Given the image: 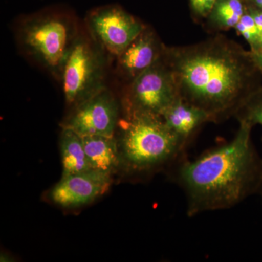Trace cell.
Returning a JSON list of instances; mask_svg holds the SVG:
<instances>
[{
    "mask_svg": "<svg viewBox=\"0 0 262 262\" xmlns=\"http://www.w3.org/2000/svg\"><path fill=\"white\" fill-rule=\"evenodd\" d=\"M181 99L201 108L210 122L234 117L262 87V71L251 51L223 34L184 46H165Z\"/></svg>",
    "mask_w": 262,
    "mask_h": 262,
    "instance_id": "1",
    "label": "cell"
},
{
    "mask_svg": "<svg viewBox=\"0 0 262 262\" xmlns=\"http://www.w3.org/2000/svg\"><path fill=\"white\" fill-rule=\"evenodd\" d=\"M252 129L239 123L229 142L194 160L185 157L170 169L172 179L185 195L188 217L229 209L258 194L262 158L251 139Z\"/></svg>",
    "mask_w": 262,
    "mask_h": 262,
    "instance_id": "2",
    "label": "cell"
},
{
    "mask_svg": "<svg viewBox=\"0 0 262 262\" xmlns=\"http://www.w3.org/2000/svg\"><path fill=\"white\" fill-rule=\"evenodd\" d=\"M115 136L122 168L130 173L170 170L187 157V148L161 116L122 111Z\"/></svg>",
    "mask_w": 262,
    "mask_h": 262,
    "instance_id": "3",
    "label": "cell"
},
{
    "mask_svg": "<svg viewBox=\"0 0 262 262\" xmlns=\"http://www.w3.org/2000/svg\"><path fill=\"white\" fill-rule=\"evenodd\" d=\"M80 32L73 15L43 12L24 19L19 25L17 38L29 58L61 80L66 61Z\"/></svg>",
    "mask_w": 262,
    "mask_h": 262,
    "instance_id": "4",
    "label": "cell"
},
{
    "mask_svg": "<svg viewBox=\"0 0 262 262\" xmlns=\"http://www.w3.org/2000/svg\"><path fill=\"white\" fill-rule=\"evenodd\" d=\"M108 57L88 31L81 30L60 80L67 104L75 107L107 87Z\"/></svg>",
    "mask_w": 262,
    "mask_h": 262,
    "instance_id": "5",
    "label": "cell"
},
{
    "mask_svg": "<svg viewBox=\"0 0 262 262\" xmlns=\"http://www.w3.org/2000/svg\"><path fill=\"white\" fill-rule=\"evenodd\" d=\"M180 98L173 71L163 50L152 65L127 84L122 100V111L162 117Z\"/></svg>",
    "mask_w": 262,
    "mask_h": 262,
    "instance_id": "6",
    "label": "cell"
},
{
    "mask_svg": "<svg viewBox=\"0 0 262 262\" xmlns=\"http://www.w3.org/2000/svg\"><path fill=\"white\" fill-rule=\"evenodd\" d=\"M146 25L117 5L96 8L85 18L86 30L108 56L117 58Z\"/></svg>",
    "mask_w": 262,
    "mask_h": 262,
    "instance_id": "7",
    "label": "cell"
},
{
    "mask_svg": "<svg viewBox=\"0 0 262 262\" xmlns=\"http://www.w3.org/2000/svg\"><path fill=\"white\" fill-rule=\"evenodd\" d=\"M120 117V106L113 93L105 88L73 107L62 124L82 136H114Z\"/></svg>",
    "mask_w": 262,
    "mask_h": 262,
    "instance_id": "8",
    "label": "cell"
},
{
    "mask_svg": "<svg viewBox=\"0 0 262 262\" xmlns=\"http://www.w3.org/2000/svg\"><path fill=\"white\" fill-rule=\"evenodd\" d=\"M111 174L90 170L61 177L52 188L48 196L51 202L63 208H80L92 203L111 187Z\"/></svg>",
    "mask_w": 262,
    "mask_h": 262,
    "instance_id": "9",
    "label": "cell"
},
{
    "mask_svg": "<svg viewBox=\"0 0 262 262\" xmlns=\"http://www.w3.org/2000/svg\"><path fill=\"white\" fill-rule=\"evenodd\" d=\"M165 45L154 29L146 26L141 34L117 59V73L127 84L130 83L163 53Z\"/></svg>",
    "mask_w": 262,
    "mask_h": 262,
    "instance_id": "10",
    "label": "cell"
},
{
    "mask_svg": "<svg viewBox=\"0 0 262 262\" xmlns=\"http://www.w3.org/2000/svg\"><path fill=\"white\" fill-rule=\"evenodd\" d=\"M162 117L187 149L203 125L210 122L209 117L204 111L181 98L172 104Z\"/></svg>",
    "mask_w": 262,
    "mask_h": 262,
    "instance_id": "11",
    "label": "cell"
},
{
    "mask_svg": "<svg viewBox=\"0 0 262 262\" xmlns=\"http://www.w3.org/2000/svg\"><path fill=\"white\" fill-rule=\"evenodd\" d=\"M86 157L91 170L111 174L122 168L116 136H82Z\"/></svg>",
    "mask_w": 262,
    "mask_h": 262,
    "instance_id": "12",
    "label": "cell"
},
{
    "mask_svg": "<svg viewBox=\"0 0 262 262\" xmlns=\"http://www.w3.org/2000/svg\"><path fill=\"white\" fill-rule=\"evenodd\" d=\"M62 177L91 170L83 144V138L75 130L62 127L61 139Z\"/></svg>",
    "mask_w": 262,
    "mask_h": 262,
    "instance_id": "13",
    "label": "cell"
},
{
    "mask_svg": "<svg viewBox=\"0 0 262 262\" xmlns=\"http://www.w3.org/2000/svg\"><path fill=\"white\" fill-rule=\"evenodd\" d=\"M243 0H216L208 15V25L219 31L234 28L246 12Z\"/></svg>",
    "mask_w": 262,
    "mask_h": 262,
    "instance_id": "14",
    "label": "cell"
},
{
    "mask_svg": "<svg viewBox=\"0 0 262 262\" xmlns=\"http://www.w3.org/2000/svg\"><path fill=\"white\" fill-rule=\"evenodd\" d=\"M234 118L251 127L262 126V87L253 93L241 106Z\"/></svg>",
    "mask_w": 262,
    "mask_h": 262,
    "instance_id": "15",
    "label": "cell"
},
{
    "mask_svg": "<svg viewBox=\"0 0 262 262\" xmlns=\"http://www.w3.org/2000/svg\"><path fill=\"white\" fill-rule=\"evenodd\" d=\"M236 32L242 35L251 48V52L259 51L262 48V37L254 20L246 10L241 20L235 26Z\"/></svg>",
    "mask_w": 262,
    "mask_h": 262,
    "instance_id": "16",
    "label": "cell"
},
{
    "mask_svg": "<svg viewBox=\"0 0 262 262\" xmlns=\"http://www.w3.org/2000/svg\"><path fill=\"white\" fill-rule=\"evenodd\" d=\"M216 0H200L198 5L194 8V11L200 16L208 17L213 9Z\"/></svg>",
    "mask_w": 262,
    "mask_h": 262,
    "instance_id": "17",
    "label": "cell"
},
{
    "mask_svg": "<svg viewBox=\"0 0 262 262\" xmlns=\"http://www.w3.org/2000/svg\"><path fill=\"white\" fill-rule=\"evenodd\" d=\"M246 10L252 16L255 24L257 27L258 32H259L262 37V10L258 9L255 7L251 6V5L246 7Z\"/></svg>",
    "mask_w": 262,
    "mask_h": 262,
    "instance_id": "18",
    "label": "cell"
},
{
    "mask_svg": "<svg viewBox=\"0 0 262 262\" xmlns=\"http://www.w3.org/2000/svg\"><path fill=\"white\" fill-rule=\"evenodd\" d=\"M251 53H252L255 61L256 62L258 67H259V68L261 69V70L262 71V48H261L259 51L256 52H251Z\"/></svg>",
    "mask_w": 262,
    "mask_h": 262,
    "instance_id": "19",
    "label": "cell"
},
{
    "mask_svg": "<svg viewBox=\"0 0 262 262\" xmlns=\"http://www.w3.org/2000/svg\"><path fill=\"white\" fill-rule=\"evenodd\" d=\"M250 2L251 3V6L262 10V0H250Z\"/></svg>",
    "mask_w": 262,
    "mask_h": 262,
    "instance_id": "20",
    "label": "cell"
},
{
    "mask_svg": "<svg viewBox=\"0 0 262 262\" xmlns=\"http://www.w3.org/2000/svg\"><path fill=\"white\" fill-rule=\"evenodd\" d=\"M258 194H259V195L261 196V198H262V183H261V188H260V190H259V192H258Z\"/></svg>",
    "mask_w": 262,
    "mask_h": 262,
    "instance_id": "21",
    "label": "cell"
}]
</instances>
